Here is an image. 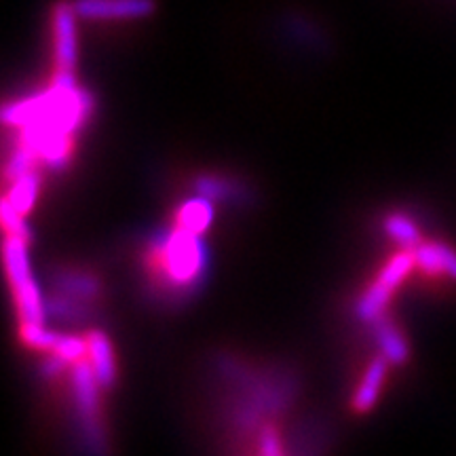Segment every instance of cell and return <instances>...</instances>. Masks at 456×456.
I'll return each instance as SVG.
<instances>
[{"instance_id": "obj_1", "label": "cell", "mask_w": 456, "mask_h": 456, "mask_svg": "<svg viewBox=\"0 0 456 456\" xmlns=\"http://www.w3.org/2000/svg\"><path fill=\"white\" fill-rule=\"evenodd\" d=\"M4 269H7L9 283L13 288L21 323H43L47 311H45L41 292L32 277L28 241L24 239L13 235L4 237Z\"/></svg>"}, {"instance_id": "obj_2", "label": "cell", "mask_w": 456, "mask_h": 456, "mask_svg": "<svg viewBox=\"0 0 456 456\" xmlns=\"http://www.w3.org/2000/svg\"><path fill=\"white\" fill-rule=\"evenodd\" d=\"M165 273L178 288L195 285L203 273L205 248L197 232L178 226L161 245Z\"/></svg>"}, {"instance_id": "obj_3", "label": "cell", "mask_w": 456, "mask_h": 456, "mask_svg": "<svg viewBox=\"0 0 456 456\" xmlns=\"http://www.w3.org/2000/svg\"><path fill=\"white\" fill-rule=\"evenodd\" d=\"M72 387L78 419L85 427V437L91 442H100V383L89 362H83V359L77 362L72 372Z\"/></svg>"}, {"instance_id": "obj_4", "label": "cell", "mask_w": 456, "mask_h": 456, "mask_svg": "<svg viewBox=\"0 0 456 456\" xmlns=\"http://www.w3.org/2000/svg\"><path fill=\"white\" fill-rule=\"evenodd\" d=\"M78 17L91 21L142 20L155 13V0H74Z\"/></svg>"}, {"instance_id": "obj_5", "label": "cell", "mask_w": 456, "mask_h": 456, "mask_svg": "<svg viewBox=\"0 0 456 456\" xmlns=\"http://www.w3.org/2000/svg\"><path fill=\"white\" fill-rule=\"evenodd\" d=\"M77 11L70 3H57L53 7L55 64L57 70H74L77 64Z\"/></svg>"}, {"instance_id": "obj_6", "label": "cell", "mask_w": 456, "mask_h": 456, "mask_svg": "<svg viewBox=\"0 0 456 456\" xmlns=\"http://www.w3.org/2000/svg\"><path fill=\"white\" fill-rule=\"evenodd\" d=\"M87 345H89V363L94 368L95 379H98L100 387L114 385L117 380V366H114V351L110 340L104 332L100 330H94V332L87 334Z\"/></svg>"}, {"instance_id": "obj_7", "label": "cell", "mask_w": 456, "mask_h": 456, "mask_svg": "<svg viewBox=\"0 0 456 456\" xmlns=\"http://www.w3.org/2000/svg\"><path fill=\"white\" fill-rule=\"evenodd\" d=\"M387 359L380 355L376 357L372 363H370L366 374H363L362 383H359V389L353 397V410L355 412H368V410L374 408L376 399H379L380 387L385 383L387 376Z\"/></svg>"}, {"instance_id": "obj_8", "label": "cell", "mask_w": 456, "mask_h": 456, "mask_svg": "<svg viewBox=\"0 0 456 456\" xmlns=\"http://www.w3.org/2000/svg\"><path fill=\"white\" fill-rule=\"evenodd\" d=\"M372 326L376 342H379L380 346V355H383L389 363H393V366H402L408 359V345L406 340H403V336L399 334V330L385 317L376 319Z\"/></svg>"}, {"instance_id": "obj_9", "label": "cell", "mask_w": 456, "mask_h": 456, "mask_svg": "<svg viewBox=\"0 0 456 456\" xmlns=\"http://www.w3.org/2000/svg\"><path fill=\"white\" fill-rule=\"evenodd\" d=\"M414 260L425 273H446L456 279V254L442 243L416 245Z\"/></svg>"}, {"instance_id": "obj_10", "label": "cell", "mask_w": 456, "mask_h": 456, "mask_svg": "<svg viewBox=\"0 0 456 456\" xmlns=\"http://www.w3.org/2000/svg\"><path fill=\"white\" fill-rule=\"evenodd\" d=\"M38 184H41V180H38V174L34 169L20 175V178L11 180L7 199L17 212L26 216L34 208V201H37L38 195Z\"/></svg>"}, {"instance_id": "obj_11", "label": "cell", "mask_w": 456, "mask_h": 456, "mask_svg": "<svg viewBox=\"0 0 456 456\" xmlns=\"http://www.w3.org/2000/svg\"><path fill=\"white\" fill-rule=\"evenodd\" d=\"M212 218H214L212 203H209L208 197H201V199H195V201H188L182 205L178 214V226L184 228V231L201 235L205 228L212 224Z\"/></svg>"}, {"instance_id": "obj_12", "label": "cell", "mask_w": 456, "mask_h": 456, "mask_svg": "<svg viewBox=\"0 0 456 456\" xmlns=\"http://www.w3.org/2000/svg\"><path fill=\"white\" fill-rule=\"evenodd\" d=\"M57 288L70 298H95L100 294V281L94 275L77 271H64L57 275Z\"/></svg>"}, {"instance_id": "obj_13", "label": "cell", "mask_w": 456, "mask_h": 456, "mask_svg": "<svg viewBox=\"0 0 456 456\" xmlns=\"http://www.w3.org/2000/svg\"><path fill=\"white\" fill-rule=\"evenodd\" d=\"M391 294H393L391 289L385 288V285L376 279V283L362 296V300H359L357 305L359 319H362V322L374 323L376 319L383 317L387 305H389L391 300Z\"/></svg>"}, {"instance_id": "obj_14", "label": "cell", "mask_w": 456, "mask_h": 456, "mask_svg": "<svg viewBox=\"0 0 456 456\" xmlns=\"http://www.w3.org/2000/svg\"><path fill=\"white\" fill-rule=\"evenodd\" d=\"M387 232L393 237V241H397L403 248H416L420 243V232L419 228L408 216L403 214H391L389 218L385 220Z\"/></svg>"}, {"instance_id": "obj_15", "label": "cell", "mask_w": 456, "mask_h": 456, "mask_svg": "<svg viewBox=\"0 0 456 456\" xmlns=\"http://www.w3.org/2000/svg\"><path fill=\"white\" fill-rule=\"evenodd\" d=\"M21 340L38 351H53L60 334L51 332L43 323H21Z\"/></svg>"}, {"instance_id": "obj_16", "label": "cell", "mask_w": 456, "mask_h": 456, "mask_svg": "<svg viewBox=\"0 0 456 456\" xmlns=\"http://www.w3.org/2000/svg\"><path fill=\"white\" fill-rule=\"evenodd\" d=\"M3 226H4V232H7V235L20 237V239H24V241L30 243L32 231L26 224L24 214L17 212L7 197L3 199Z\"/></svg>"}, {"instance_id": "obj_17", "label": "cell", "mask_w": 456, "mask_h": 456, "mask_svg": "<svg viewBox=\"0 0 456 456\" xmlns=\"http://www.w3.org/2000/svg\"><path fill=\"white\" fill-rule=\"evenodd\" d=\"M37 159H38L37 152L17 142V148L7 163V178L15 180V178H20V175L28 174V171H32L34 165H37Z\"/></svg>"}, {"instance_id": "obj_18", "label": "cell", "mask_w": 456, "mask_h": 456, "mask_svg": "<svg viewBox=\"0 0 456 456\" xmlns=\"http://www.w3.org/2000/svg\"><path fill=\"white\" fill-rule=\"evenodd\" d=\"M53 353L64 359L66 363H77L85 359V353H89V345L87 340L78 338V336H60Z\"/></svg>"}, {"instance_id": "obj_19", "label": "cell", "mask_w": 456, "mask_h": 456, "mask_svg": "<svg viewBox=\"0 0 456 456\" xmlns=\"http://www.w3.org/2000/svg\"><path fill=\"white\" fill-rule=\"evenodd\" d=\"M199 191L208 199H228L231 192H235V186L222 178H201L199 180Z\"/></svg>"}, {"instance_id": "obj_20", "label": "cell", "mask_w": 456, "mask_h": 456, "mask_svg": "<svg viewBox=\"0 0 456 456\" xmlns=\"http://www.w3.org/2000/svg\"><path fill=\"white\" fill-rule=\"evenodd\" d=\"M260 450L265 454H279V452H281V446H279L277 436L271 429H265V433H262Z\"/></svg>"}, {"instance_id": "obj_21", "label": "cell", "mask_w": 456, "mask_h": 456, "mask_svg": "<svg viewBox=\"0 0 456 456\" xmlns=\"http://www.w3.org/2000/svg\"><path fill=\"white\" fill-rule=\"evenodd\" d=\"M64 366H66L64 359H61L60 355H55V353H53V355H51L47 362L43 363L41 370H43L45 376H55V374L61 372V368H64Z\"/></svg>"}]
</instances>
